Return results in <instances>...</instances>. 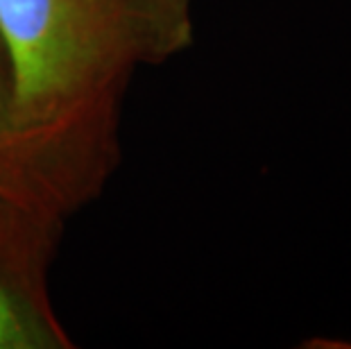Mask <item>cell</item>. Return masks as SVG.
<instances>
[{"instance_id": "obj_1", "label": "cell", "mask_w": 351, "mask_h": 349, "mask_svg": "<svg viewBox=\"0 0 351 349\" xmlns=\"http://www.w3.org/2000/svg\"><path fill=\"white\" fill-rule=\"evenodd\" d=\"M127 0H0L14 118L71 206L93 175L88 145L107 132L111 91L143 50Z\"/></svg>"}, {"instance_id": "obj_2", "label": "cell", "mask_w": 351, "mask_h": 349, "mask_svg": "<svg viewBox=\"0 0 351 349\" xmlns=\"http://www.w3.org/2000/svg\"><path fill=\"white\" fill-rule=\"evenodd\" d=\"M69 211L46 161L16 125L10 59L0 41V270L41 279L52 232Z\"/></svg>"}, {"instance_id": "obj_3", "label": "cell", "mask_w": 351, "mask_h": 349, "mask_svg": "<svg viewBox=\"0 0 351 349\" xmlns=\"http://www.w3.org/2000/svg\"><path fill=\"white\" fill-rule=\"evenodd\" d=\"M41 291L0 270V349L66 347Z\"/></svg>"}]
</instances>
